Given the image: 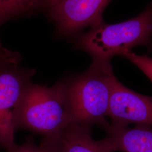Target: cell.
<instances>
[{"instance_id": "cell-5", "label": "cell", "mask_w": 152, "mask_h": 152, "mask_svg": "<svg viewBox=\"0 0 152 152\" xmlns=\"http://www.w3.org/2000/svg\"><path fill=\"white\" fill-rule=\"evenodd\" d=\"M111 1L62 0L49 9V16L58 36L74 37L82 30L104 22V11Z\"/></svg>"}, {"instance_id": "cell-3", "label": "cell", "mask_w": 152, "mask_h": 152, "mask_svg": "<svg viewBox=\"0 0 152 152\" xmlns=\"http://www.w3.org/2000/svg\"><path fill=\"white\" fill-rule=\"evenodd\" d=\"M115 77L111 63L92 60L83 72L65 80L71 104L72 123L105 130L112 81Z\"/></svg>"}, {"instance_id": "cell-6", "label": "cell", "mask_w": 152, "mask_h": 152, "mask_svg": "<svg viewBox=\"0 0 152 152\" xmlns=\"http://www.w3.org/2000/svg\"><path fill=\"white\" fill-rule=\"evenodd\" d=\"M107 117L111 124L129 126L136 124L152 126V96L126 87L115 77L112 84Z\"/></svg>"}, {"instance_id": "cell-8", "label": "cell", "mask_w": 152, "mask_h": 152, "mask_svg": "<svg viewBox=\"0 0 152 152\" xmlns=\"http://www.w3.org/2000/svg\"><path fill=\"white\" fill-rule=\"evenodd\" d=\"M104 130L115 152H152L151 126L137 124L129 128L109 124Z\"/></svg>"}, {"instance_id": "cell-1", "label": "cell", "mask_w": 152, "mask_h": 152, "mask_svg": "<svg viewBox=\"0 0 152 152\" xmlns=\"http://www.w3.org/2000/svg\"><path fill=\"white\" fill-rule=\"evenodd\" d=\"M137 46L152 52V2L139 15L125 22L107 24L103 22L86 32L76 36L73 49L89 55L92 60L111 63Z\"/></svg>"}, {"instance_id": "cell-9", "label": "cell", "mask_w": 152, "mask_h": 152, "mask_svg": "<svg viewBox=\"0 0 152 152\" xmlns=\"http://www.w3.org/2000/svg\"><path fill=\"white\" fill-rule=\"evenodd\" d=\"M41 0H0V27L10 20L33 12Z\"/></svg>"}, {"instance_id": "cell-11", "label": "cell", "mask_w": 152, "mask_h": 152, "mask_svg": "<svg viewBox=\"0 0 152 152\" xmlns=\"http://www.w3.org/2000/svg\"><path fill=\"white\" fill-rule=\"evenodd\" d=\"M10 152H49L45 147L40 144H36L33 138L29 137L22 145H16Z\"/></svg>"}, {"instance_id": "cell-7", "label": "cell", "mask_w": 152, "mask_h": 152, "mask_svg": "<svg viewBox=\"0 0 152 152\" xmlns=\"http://www.w3.org/2000/svg\"><path fill=\"white\" fill-rule=\"evenodd\" d=\"M91 127L72 123L52 136L44 137L41 144L49 152H114L105 137L100 140L92 138Z\"/></svg>"}, {"instance_id": "cell-4", "label": "cell", "mask_w": 152, "mask_h": 152, "mask_svg": "<svg viewBox=\"0 0 152 152\" xmlns=\"http://www.w3.org/2000/svg\"><path fill=\"white\" fill-rule=\"evenodd\" d=\"M21 55L15 51L0 55V146L6 152L15 147L17 113L24 94L36 71L21 65Z\"/></svg>"}, {"instance_id": "cell-12", "label": "cell", "mask_w": 152, "mask_h": 152, "mask_svg": "<svg viewBox=\"0 0 152 152\" xmlns=\"http://www.w3.org/2000/svg\"><path fill=\"white\" fill-rule=\"evenodd\" d=\"M62 0H41V5L50 9L58 4Z\"/></svg>"}, {"instance_id": "cell-10", "label": "cell", "mask_w": 152, "mask_h": 152, "mask_svg": "<svg viewBox=\"0 0 152 152\" xmlns=\"http://www.w3.org/2000/svg\"><path fill=\"white\" fill-rule=\"evenodd\" d=\"M139 68L152 82V58L147 55H139L129 51L121 55Z\"/></svg>"}, {"instance_id": "cell-2", "label": "cell", "mask_w": 152, "mask_h": 152, "mask_svg": "<svg viewBox=\"0 0 152 152\" xmlns=\"http://www.w3.org/2000/svg\"><path fill=\"white\" fill-rule=\"evenodd\" d=\"M72 124L71 104L65 80L51 87L32 82L18 109L16 130L25 129L44 137L52 136Z\"/></svg>"}, {"instance_id": "cell-13", "label": "cell", "mask_w": 152, "mask_h": 152, "mask_svg": "<svg viewBox=\"0 0 152 152\" xmlns=\"http://www.w3.org/2000/svg\"><path fill=\"white\" fill-rule=\"evenodd\" d=\"M11 51H12L9 49H6L5 48H4L0 42V55H6L9 54L10 53H11Z\"/></svg>"}]
</instances>
